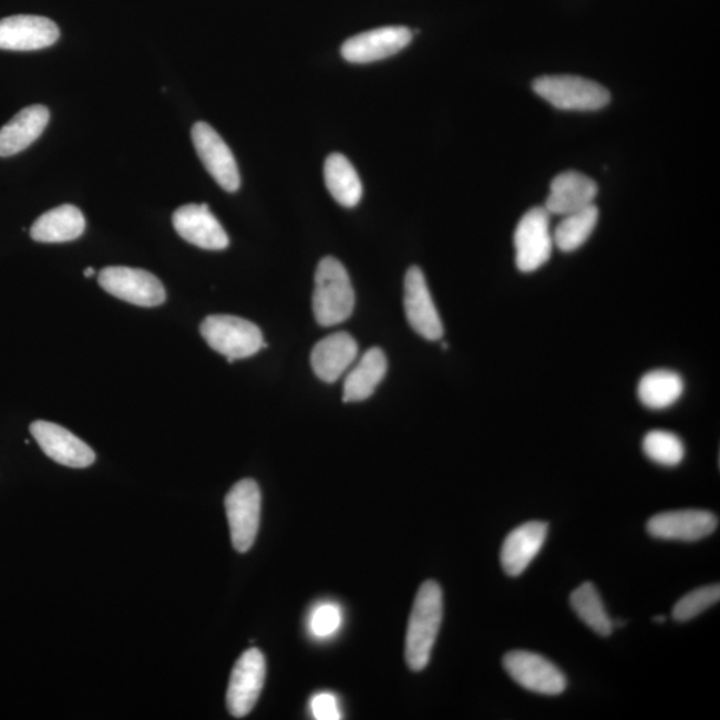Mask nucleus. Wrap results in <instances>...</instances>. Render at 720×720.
Listing matches in <instances>:
<instances>
[{
  "label": "nucleus",
  "instance_id": "14",
  "mask_svg": "<svg viewBox=\"0 0 720 720\" xmlns=\"http://www.w3.org/2000/svg\"><path fill=\"white\" fill-rule=\"evenodd\" d=\"M61 31L51 19L12 16L0 19V50L35 51L58 42Z\"/></svg>",
  "mask_w": 720,
  "mask_h": 720
},
{
  "label": "nucleus",
  "instance_id": "31",
  "mask_svg": "<svg viewBox=\"0 0 720 720\" xmlns=\"http://www.w3.org/2000/svg\"><path fill=\"white\" fill-rule=\"evenodd\" d=\"M94 274H95L94 268L89 267V268H86V270H84V277H86V278L93 277Z\"/></svg>",
  "mask_w": 720,
  "mask_h": 720
},
{
  "label": "nucleus",
  "instance_id": "26",
  "mask_svg": "<svg viewBox=\"0 0 720 720\" xmlns=\"http://www.w3.org/2000/svg\"><path fill=\"white\" fill-rule=\"evenodd\" d=\"M573 610L594 632L600 637H610L614 631V621L606 611L604 600L590 582L580 585L569 597Z\"/></svg>",
  "mask_w": 720,
  "mask_h": 720
},
{
  "label": "nucleus",
  "instance_id": "4",
  "mask_svg": "<svg viewBox=\"0 0 720 720\" xmlns=\"http://www.w3.org/2000/svg\"><path fill=\"white\" fill-rule=\"evenodd\" d=\"M536 95L565 111H599L610 103L608 90L599 83L575 75H548L533 83Z\"/></svg>",
  "mask_w": 720,
  "mask_h": 720
},
{
  "label": "nucleus",
  "instance_id": "20",
  "mask_svg": "<svg viewBox=\"0 0 720 720\" xmlns=\"http://www.w3.org/2000/svg\"><path fill=\"white\" fill-rule=\"evenodd\" d=\"M50 111L42 104L25 107L0 128V158L22 153L43 134Z\"/></svg>",
  "mask_w": 720,
  "mask_h": 720
},
{
  "label": "nucleus",
  "instance_id": "15",
  "mask_svg": "<svg viewBox=\"0 0 720 720\" xmlns=\"http://www.w3.org/2000/svg\"><path fill=\"white\" fill-rule=\"evenodd\" d=\"M173 225L181 238L203 250L220 251L230 245L225 228L206 203L179 207L173 215Z\"/></svg>",
  "mask_w": 720,
  "mask_h": 720
},
{
  "label": "nucleus",
  "instance_id": "19",
  "mask_svg": "<svg viewBox=\"0 0 720 720\" xmlns=\"http://www.w3.org/2000/svg\"><path fill=\"white\" fill-rule=\"evenodd\" d=\"M359 347L350 333L336 332L320 340L311 352L316 376L326 383L337 382L358 358Z\"/></svg>",
  "mask_w": 720,
  "mask_h": 720
},
{
  "label": "nucleus",
  "instance_id": "22",
  "mask_svg": "<svg viewBox=\"0 0 720 720\" xmlns=\"http://www.w3.org/2000/svg\"><path fill=\"white\" fill-rule=\"evenodd\" d=\"M388 372V358L378 347L363 353L359 363L347 376L343 385V402H362L374 394Z\"/></svg>",
  "mask_w": 720,
  "mask_h": 720
},
{
  "label": "nucleus",
  "instance_id": "10",
  "mask_svg": "<svg viewBox=\"0 0 720 720\" xmlns=\"http://www.w3.org/2000/svg\"><path fill=\"white\" fill-rule=\"evenodd\" d=\"M192 137L196 153L209 175L227 193L238 192L240 174L230 147L206 122L194 124Z\"/></svg>",
  "mask_w": 720,
  "mask_h": 720
},
{
  "label": "nucleus",
  "instance_id": "2",
  "mask_svg": "<svg viewBox=\"0 0 720 720\" xmlns=\"http://www.w3.org/2000/svg\"><path fill=\"white\" fill-rule=\"evenodd\" d=\"M356 307V292L344 266L332 257L319 261L312 310L317 322L332 327L346 322Z\"/></svg>",
  "mask_w": 720,
  "mask_h": 720
},
{
  "label": "nucleus",
  "instance_id": "24",
  "mask_svg": "<svg viewBox=\"0 0 720 720\" xmlns=\"http://www.w3.org/2000/svg\"><path fill=\"white\" fill-rule=\"evenodd\" d=\"M683 378L671 370H652L641 377L638 398L641 404L651 410H665L676 404L683 395Z\"/></svg>",
  "mask_w": 720,
  "mask_h": 720
},
{
  "label": "nucleus",
  "instance_id": "13",
  "mask_svg": "<svg viewBox=\"0 0 720 720\" xmlns=\"http://www.w3.org/2000/svg\"><path fill=\"white\" fill-rule=\"evenodd\" d=\"M30 432L43 453L63 466L86 469L95 462L93 449L62 425L37 421L30 425Z\"/></svg>",
  "mask_w": 720,
  "mask_h": 720
},
{
  "label": "nucleus",
  "instance_id": "28",
  "mask_svg": "<svg viewBox=\"0 0 720 720\" xmlns=\"http://www.w3.org/2000/svg\"><path fill=\"white\" fill-rule=\"evenodd\" d=\"M720 600L719 585L699 587L678 600L672 610L677 621H689L704 613L707 608L717 605Z\"/></svg>",
  "mask_w": 720,
  "mask_h": 720
},
{
  "label": "nucleus",
  "instance_id": "32",
  "mask_svg": "<svg viewBox=\"0 0 720 720\" xmlns=\"http://www.w3.org/2000/svg\"><path fill=\"white\" fill-rule=\"evenodd\" d=\"M652 620L656 621V624H665L666 618L664 615H658V617L654 618Z\"/></svg>",
  "mask_w": 720,
  "mask_h": 720
},
{
  "label": "nucleus",
  "instance_id": "17",
  "mask_svg": "<svg viewBox=\"0 0 720 720\" xmlns=\"http://www.w3.org/2000/svg\"><path fill=\"white\" fill-rule=\"evenodd\" d=\"M548 525L545 522H527L513 529L504 539L501 563L510 576H520L545 545Z\"/></svg>",
  "mask_w": 720,
  "mask_h": 720
},
{
  "label": "nucleus",
  "instance_id": "6",
  "mask_svg": "<svg viewBox=\"0 0 720 720\" xmlns=\"http://www.w3.org/2000/svg\"><path fill=\"white\" fill-rule=\"evenodd\" d=\"M232 542L238 553H247L257 539L261 494L258 483L253 480L239 481L228 491L225 500Z\"/></svg>",
  "mask_w": 720,
  "mask_h": 720
},
{
  "label": "nucleus",
  "instance_id": "8",
  "mask_svg": "<svg viewBox=\"0 0 720 720\" xmlns=\"http://www.w3.org/2000/svg\"><path fill=\"white\" fill-rule=\"evenodd\" d=\"M504 669L516 683L542 696H559L566 690L567 679L558 667L539 654L510 651L503 658Z\"/></svg>",
  "mask_w": 720,
  "mask_h": 720
},
{
  "label": "nucleus",
  "instance_id": "23",
  "mask_svg": "<svg viewBox=\"0 0 720 720\" xmlns=\"http://www.w3.org/2000/svg\"><path fill=\"white\" fill-rule=\"evenodd\" d=\"M325 182L332 198L343 207H356L362 199V182L356 167L343 154L333 153L326 160Z\"/></svg>",
  "mask_w": 720,
  "mask_h": 720
},
{
  "label": "nucleus",
  "instance_id": "29",
  "mask_svg": "<svg viewBox=\"0 0 720 720\" xmlns=\"http://www.w3.org/2000/svg\"><path fill=\"white\" fill-rule=\"evenodd\" d=\"M342 619L340 607L331 604V601H326V604H320L313 608L310 615L309 628L316 638H330L342 626Z\"/></svg>",
  "mask_w": 720,
  "mask_h": 720
},
{
  "label": "nucleus",
  "instance_id": "9",
  "mask_svg": "<svg viewBox=\"0 0 720 720\" xmlns=\"http://www.w3.org/2000/svg\"><path fill=\"white\" fill-rule=\"evenodd\" d=\"M266 679V659L258 648L241 654L235 664L227 689V709L235 718H244L257 704Z\"/></svg>",
  "mask_w": 720,
  "mask_h": 720
},
{
  "label": "nucleus",
  "instance_id": "16",
  "mask_svg": "<svg viewBox=\"0 0 720 720\" xmlns=\"http://www.w3.org/2000/svg\"><path fill=\"white\" fill-rule=\"evenodd\" d=\"M717 527V516L703 510L660 513L647 523L648 534L665 541H700L716 532Z\"/></svg>",
  "mask_w": 720,
  "mask_h": 720
},
{
  "label": "nucleus",
  "instance_id": "12",
  "mask_svg": "<svg viewBox=\"0 0 720 720\" xmlns=\"http://www.w3.org/2000/svg\"><path fill=\"white\" fill-rule=\"evenodd\" d=\"M412 37V31L404 25H388L347 39L340 52L350 63L378 62L408 48Z\"/></svg>",
  "mask_w": 720,
  "mask_h": 720
},
{
  "label": "nucleus",
  "instance_id": "11",
  "mask_svg": "<svg viewBox=\"0 0 720 720\" xmlns=\"http://www.w3.org/2000/svg\"><path fill=\"white\" fill-rule=\"evenodd\" d=\"M404 312L411 329L424 339L435 342L443 338L444 327L428 281L421 268L412 266L404 278Z\"/></svg>",
  "mask_w": 720,
  "mask_h": 720
},
{
  "label": "nucleus",
  "instance_id": "27",
  "mask_svg": "<svg viewBox=\"0 0 720 720\" xmlns=\"http://www.w3.org/2000/svg\"><path fill=\"white\" fill-rule=\"evenodd\" d=\"M644 451L648 460L662 464V466H678L685 457V444L672 432L654 430L646 434Z\"/></svg>",
  "mask_w": 720,
  "mask_h": 720
},
{
  "label": "nucleus",
  "instance_id": "25",
  "mask_svg": "<svg viewBox=\"0 0 720 720\" xmlns=\"http://www.w3.org/2000/svg\"><path fill=\"white\" fill-rule=\"evenodd\" d=\"M599 208L590 205L578 212L563 216L553 233L554 245L562 253H573L586 244L597 227Z\"/></svg>",
  "mask_w": 720,
  "mask_h": 720
},
{
  "label": "nucleus",
  "instance_id": "5",
  "mask_svg": "<svg viewBox=\"0 0 720 720\" xmlns=\"http://www.w3.org/2000/svg\"><path fill=\"white\" fill-rule=\"evenodd\" d=\"M552 215L545 207H533L522 216L514 233L515 264L521 272L539 270L552 258L554 239Z\"/></svg>",
  "mask_w": 720,
  "mask_h": 720
},
{
  "label": "nucleus",
  "instance_id": "30",
  "mask_svg": "<svg viewBox=\"0 0 720 720\" xmlns=\"http://www.w3.org/2000/svg\"><path fill=\"white\" fill-rule=\"evenodd\" d=\"M310 709L313 718L318 720H339L343 718L338 697L331 692H319L313 696Z\"/></svg>",
  "mask_w": 720,
  "mask_h": 720
},
{
  "label": "nucleus",
  "instance_id": "3",
  "mask_svg": "<svg viewBox=\"0 0 720 720\" xmlns=\"http://www.w3.org/2000/svg\"><path fill=\"white\" fill-rule=\"evenodd\" d=\"M200 333L214 351L227 358L228 363L250 358L267 347L259 327L244 318L207 317L200 325Z\"/></svg>",
  "mask_w": 720,
  "mask_h": 720
},
{
  "label": "nucleus",
  "instance_id": "7",
  "mask_svg": "<svg viewBox=\"0 0 720 720\" xmlns=\"http://www.w3.org/2000/svg\"><path fill=\"white\" fill-rule=\"evenodd\" d=\"M97 281L104 291L131 305L155 307L166 300L162 281L154 274L141 268L106 267L101 271Z\"/></svg>",
  "mask_w": 720,
  "mask_h": 720
},
{
  "label": "nucleus",
  "instance_id": "21",
  "mask_svg": "<svg viewBox=\"0 0 720 720\" xmlns=\"http://www.w3.org/2000/svg\"><path fill=\"white\" fill-rule=\"evenodd\" d=\"M86 230V219L80 208L63 205L39 216L32 225L30 235L41 244H64L82 237Z\"/></svg>",
  "mask_w": 720,
  "mask_h": 720
},
{
  "label": "nucleus",
  "instance_id": "18",
  "mask_svg": "<svg viewBox=\"0 0 720 720\" xmlns=\"http://www.w3.org/2000/svg\"><path fill=\"white\" fill-rule=\"evenodd\" d=\"M599 188L597 182L578 172L562 173L552 182L545 207L549 215L572 214L593 205Z\"/></svg>",
  "mask_w": 720,
  "mask_h": 720
},
{
  "label": "nucleus",
  "instance_id": "1",
  "mask_svg": "<svg viewBox=\"0 0 720 720\" xmlns=\"http://www.w3.org/2000/svg\"><path fill=\"white\" fill-rule=\"evenodd\" d=\"M443 619V593L434 580L419 588L405 634L404 657L412 671L425 669L430 662Z\"/></svg>",
  "mask_w": 720,
  "mask_h": 720
}]
</instances>
